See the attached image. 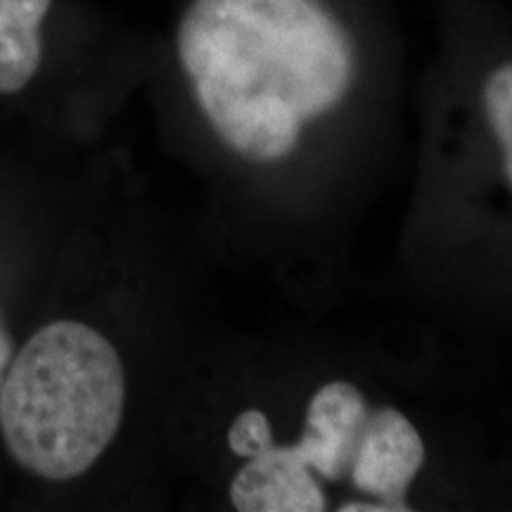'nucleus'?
Masks as SVG:
<instances>
[{
	"label": "nucleus",
	"instance_id": "f257e3e1",
	"mask_svg": "<svg viewBox=\"0 0 512 512\" xmlns=\"http://www.w3.org/2000/svg\"><path fill=\"white\" fill-rule=\"evenodd\" d=\"M176 53L207 124L259 164L290 157L356 79L354 38L320 0H192Z\"/></svg>",
	"mask_w": 512,
	"mask_h": 512
},
{
	"label": "nucleus",
	"instance_id": "f03ea898",
	"mask_svg": "<svg viewBox=\"0 0 512 512\" xmlns=\"http://www.w3.org/2000/svg\"><path fill=\"white\" fill-rule=\"evenodd\" d=\"M126 413V368L98 328L57 318L12 356L0 384V434L19 470L72 482L93 470Z\"/></svg>",
	"mask_w": 512,
	"mask_h": 512
},
{
	"label": "nucleus",
	"instance_id": "7ed1b4c3",
	"mask_svg": "<svg viewBox=\"0 0 512 512\" xmlns=\"http://www.w3.org/2000/svg\"><path fill=\"white\" fill-rule=\"evenodd\" d=\"M370 413L373 406L354 382L332 380L313 392L306 406L304 430L290 444L299 463L325 491L328 486L349 491L347 501L339 505L342 512L351 498Z\"/></svg>",
	"mask_w": 512,
	"mask_h": 512
},
{
	"label": "nucleus",
	"instance_id": "20e7f679",
	"mask_svg": "<svg viewBox=\"0 0 512 512\" xmlns=\"http://www.w3.org/2000/svg\"><path fill=\"white\" fill-rule=\"evenodd\" d=\"M228 498L240 512H323L330 508L328 491L299 463L290 444L271 441L238 467Z\"/></svg>",
	"mask_w": 512,
	"mask_h": 512
},
{
	"label": "nucleus",
	"instance_id": "39448f33",
	"mask_svg": "<svg viewBox=\"0 0 512 512\" xmlns=\"http://www.w3.org/2000/svg\"><path fill=\"white\" fill-rule=\"evenodd\" d=\"M53 0H0V95H15L43 64V22Z\"/></svg>",
	"mask_w": 512,
	"mask_h": 512
},
{
	"label": "nucleus",
	"instance_id": "423d86ee",
	"mask_svg": "<svg viewBox=\"0 0 512 512\" xmlns=\"http://www.w3.org/2000/svg\"><path fill=\"white\" fill-rule=\"evenodd\" d=\"M484 117L498 140L503 155V171L512 188V62L491 69L482 86Z\"/></svg>",
	"mask_w": 512,
	"mask_h": 512
},
{
	"label": "nucleus",
	"instance_id": "0eeeda50",
	"mask_svg": "<svg viewBox=\"0 0 512 512\" xmlns=\"http://www.w3.org/2000/svg\"><path fill=\"white\" fill-rule=\"evenodd\" d=\"M226 439L233 456L247 460L271 444L275 437L268 415L259 411V408H247V411H242L238 418L230 422Z\"/></svg>",
	"mask_w": 512,
	"mask_h": 512
},
{
	"label": "nucleus",
	"instance_id": "6e6552de",
	"mask_svg": "<svg viewBox=\"0 0 512 512\" xmlns=\"http://www.w3.org/2000/svg\"><path fill=\"white\" fill-rule=\"evenodd\" d=\"M12 356H15V342H12L8 325L3 323V316H0V384H3L5 370H8Z\"/></svg>",
	"mask_w": 512,
	"mask_h": 512
}]
</instances>
